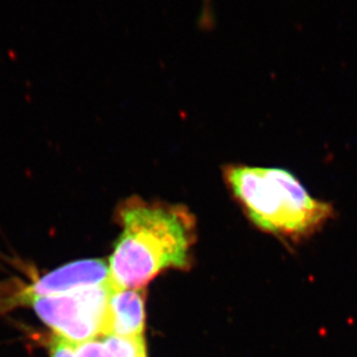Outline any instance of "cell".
I'll use <instances>...</instances> for the list:
<instances>
[{"label": "cell", "instance_id": "cell-6", "mask_svg": "<svg viewBox=\"0 0 357 357\" xmlns=\"http://www.w3.org/2000/svg\"><path fill=\"white\" fill-rule=\"evenodd\" d=\"M75 357H109V353L101 337L84 344H76Z\"/></svg>", "mask_w": 357, "mask_h": 357}, {"label": "cell", "instance_id": "cell-4", "mask_svg": "<svg viewBox=\"0 0 357 357\" xmlns=\"http://www.w3.org/2000/svg\"><path fill=\"white\" fill-rule=\"evenodd\" d=\"M107 283H110L109 264L102 259L71 262L43 275L22 291L5 301V309L21 306L24 301L34 297L66 295Z\"/></svg>", "mask_w": 357, "mask_h": 357}, {"label": "cell", "instance_id": "cell-1", "mask_svg": "<svg viewBox=\"0 0 357 357\" xmlns=\"http://www.w3.org/2000/svg\"><path fill=\"white\" fill-rule=\"evenodd\" d=\"M117 217L123 231L108 262L114 288H144L166 269L188 268L196 227L185 208L129 199Z\"/></svg>", "mask_w": 357, "mask_h": 357}, {"label": "cell", "instance_id": "cell-3", "mask_svg": "<svg viewBox=\"0 0 357 357\" xmlns=\"http://www.w3.org/2000/svg\"><path fill=\"white\" fill-rule=\"evenodd\" d=\"M112 283L50 297H34L29 306L55 335L75 344L105 337Z\"/></svg>", "mask_w": 357, "mask_h": 357}, {"label": "cell", "instance_id": "cell-5", "mask_svg": "<svg viewBox=\"0 0 357 357\" xmlns=\"http://www.w3.org/2000/svg\"><path fill=\"white\" fill-rule=\"evenodd\" d=\"M145 289H113L108 303L105 337H143Z\"/></svg>", "mask_w": 357, "mask_h": 357}, {"label": "cell", "instance_id": "cell-9", "mask_svg": "<svg viewBox=\"0 0 357 357\" xmlns=\"http://www.w3.org/2000/svg\"><path fill=\"white\" fill-rule=\"evenodd\" d=\"M145 357H146V356H145Z\"/></svg>", "mask_w": 357, "mask_h": 357}, {"label": "cell", "instance_id": "cell-2", "mask_svg": "<svg viewBox=\"0 0 357 357\" xmlns=\"http://www.w3.org/2000/svg\"><path fill=\"white\" fill-rule=\"evenodd\" d=\"M225 176L253 223L275 236L302 241L335 215L331 203L310 195L302 182L285 169L230 166Z\"/></svg>", "mask_w": 357, "mask_h": 357}, {"label": "cell", "instance_id": "cell-8", "mask_svg": "<svg viewBox=\"0 0 357 357\" xmlns=\"http://www.w3.org/2000/svg\"><path fill=\"white\" fill-rule=\"evenodd\" d=\"M211 0H203V10L202 13L206 15L211 14Z\"/></svg>", "mask_w": 357, "mask_h": 357}, {"label": "cell", "instance_id": "cell-7", "mask_svg": "<svg viewBox=\"0 0 357 357\" xmlns=\"http://www.w3.org/2000/svg\"><path fill=\"white\" fill-rule=\"evenodd\" d=\"M76 344L52 334L49 342V355L50 357H75Z\"/></svg>", "mask_w": 357, "mask_h": 357}]
</instances>
